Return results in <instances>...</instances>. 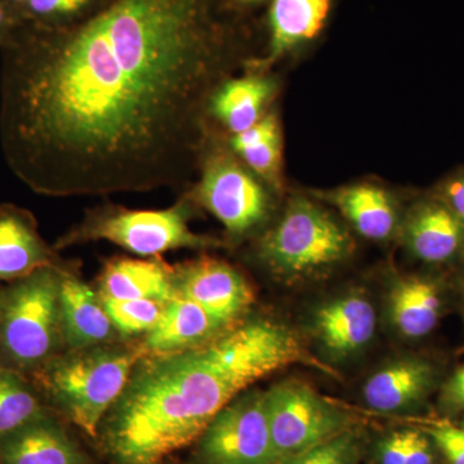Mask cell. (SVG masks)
I'll use <instances>...</instances> for the list:
<instances>
[{
  "label": "cell",
  "instance_id": "cell-19",
  "mask_svg": "<svg viewBox=\"0 0 464 464\" xmlns=\"http://www.w3.org/2000/svg\"><path fill=\"white\" fill-rule=\"evenodd\" d=\"M102 298L154 299L168 302L174 293L173 268L159 258H115L103 268L100 279Z\"/></svg>",
  "mask_w": 464,
  "mask_h": 464
},
{
  "label": "cell",
  "instance_id": "cell-37",
  "mask_svg": "<svg viewBox=\"0 0 464 464\" xmlns=\"http://www.w3.org/2000/svg\"><path fill=\"white\" fill-rule=\"evenodd\" d=\"M463 288H464V274H463Z\"/></svg>",
  "mask_w": 464,
  "mask_h": 464
},
{
  "label": "cell",
  "instance_id": "cell-20",
  "mask_svg": "<svg viewBox=\"0 0 464 464\" xmlns=\"http://www.w3.org/2000/svg\"><path fill=\"white\" fill-rule=\"evenodd\" d=\"M274 83L261 75L225 81L210 97L208 114L232 134L244 132L264 118Z\"/></svg>",
  "mask_w": 464,
  "mask_h": 464
},
{
  "label": "cell",
  "instance_id": "cell-33",
  "mask_svg": "<svg viewBox=\"0 0 464 464\" xmlns=\"http://www.w3.org/2000/svg\"><path fill=\"white\" fill-rule=\"evenodd\" d=\"M381 464L406 463V431L392 433L384 439L378 450Z\"/></svg>",
  "mask_w": 464,
  "mask_h": 464
},
{
  "label": "cell",
  "instance_id": "cell-12",
  "mask_svg": "<svg viewBox=\"0 0 464 464\" xmlns=\"http://www.w3.org/2000/svg\"><path fill=\"white\" fill-rule=\"evenodd\" d=\"M60 320L63 341L72 351L102 346L118 333L100 293L63 271L60 286Z\"/></svg>",
  "mask_w": 464,
  "mask_h": 464
},
{
  "label": "cell",
  "instance_id": "cell-35",
  "mask_svg": "<svg viewBox=\"0 0 464 464\" xmlns=\"http://www.w3.org/2000/svg\"><path fill=\"white\" fill-rule=\"evenodd\" d=\"M239 3H244V5H256V3L262 2V0H237Z\"/></svg>",
  "mask_w": 464,
  "mask_h": 464
},
{
  "label": "cell",
  "instance_id": "cell-23",
  "mask_svg": "<svg viewBox=\"0 0 464 464\" xmlns=\"http://www.w3.org/2000/svg\"><path fill=\"white\" fill-rule=\"evenodd\" d=\"M230 149L241 163L262 181L271 186L279 185L282 140L279 124L274 115H265L249 130L232 134Z\"/></svg>",
  "mask_w": 464,
  "mask_h": 464
},
{
  "label": "cell",
  "instance_id": "cell-15",
  "mask_svg": "<svg viewBox=\"0 0 464 464\" xmlns=\"http://www.w3.org/2000/svg\"><path fill=\"white\" fill-rule=\"evenodd\" d=\"M50 266H54L53 252L33 216L12 204L0 207V280L17 282Z\"/></svg>",
  "mask_w": 464,
  "mask_h": 464
},
{
  "label": "cell",
  "instance_id": "cell-25",
  "mask_svg": "<svg viewBox=\"0 0 464 464\" xmlns=\"http://www.w3.org/2000/svg\"><path fill=\"white\" fill-rule=\"evenodd\" d=\"M102 298V297H101ZM106 311L116 332L124 337L148 333L157 325L163 314L167 302L154 299H119L102 298Z\"/></svg>",
  "mask_w": 464,
  "mask_h": 464
},
{
  "label": "cell",
  "instance_id": "cell-17",
  "mask_svg": "<svg viewBox=\"0 0 464 464\" xmlns=\"http://www.w3.org/2000/svg\"><path fill=\"white\" fill-rule=\"evenodd\" d=\"M230 325L190 299L176 295L167 302L157 325L141 344L145 355H163L197 346Z\"/></svg>",
  "mask_w": 464,
  "mask_h": 464
},
{
  "label": "cell",
  "instance_id": "cell-6",
  "mask_svg": "<svg viewBox=\"0 0 464 464\" xmlns=\"http://www.w3.org/2000/svg\"><path fill=\"white\" fill-rule=\"evenodd\" d=\"M190 199L160 210L101 208L74 230L61 237L57 248L85 241L105 240L141 257H159L177 249H200L217 246L215 240L195 234L188 226Z\"/></svg>",
  "mask_w": 464,
  "mask_h": 464
},
{
  "label": "cell",
  "instance_id": "cell-29",
  "mask_svg": "<svg viewBox=\"0 0 464 464\" xmlns=\"http://www.w3.org/2000/svg\"><path fill=\"white\" fill-rule=\"evenodd\" d=\"M440 404L450 413L464 411V364L442 386Z\"/></svg>",
  "mask_w": 464,
  "mask_h": 464
},
{
  "label": "cell",
  "instance_id": "cell-4",
  "mask_svg": "<svg viewBox=\"0 0 464 464\" xmlns=\"http://www.w3.org/2000/svg\"><path fill=\"white\" fill-rule=\"evenodd\" d=\"M61 277L63 270L50 266L3 290L0 351L16 369L36 371L63 341Z\"/></svg>",
  "mask_w": 464,
  "mask_h": 464
},
{
  "label": "cell",
  "instance_id": "cell-28",
  "mask_svg": "<svg viewBox=\"0 0 464 464\" xmlns=\"http://www.w3.org/2000/svg\"><path fill=\"white\" fill-rule=\"evenodd\" d=\"M429 436L449 464H464V427L440 423L429 429Z\"/></svg>",
  "mask_w": 464,
  "mask_h": 464
},
{
  "label": "cell",
  "instance_id": "cell-21",
  "mask_svg": "<svg viewBox=\"0 0 464 464\" xmlns=\"http://www.w3.org/2000/svg\"><path fill=\"white\" fill-rule=\"evenodd\" d=\"M331 0H274L270 12V51L259 61L267 66L299 43L313 39L328 17Z\"/></svg>",
  "mask_w": 464,
  "mask_h": 464
},
{
  "label": "cell",
  "instance_id": "cell-31",
  "mask_svg": "<svg viewBox=\"0 0 464 464\" xmlns=\"http://www.w3.org/2000/svg\"><path fill=\"white\" fill-rule=\"evenodd\" d=\"M431 440L422 432L406 431V463L433 464Z\"/></svg>",
  "mask_w": 464,
  "mask_h": 464
},
{
  "label": "cell",
  "instance_id": "cell-14",
  "mask_svg": "<svg viewBox=\"0 0 464 464\" xmlns=\"http://www.w3.org/2000/svg\"><path fill=\"white\" fill-rule=\"evenodd\" d=\"M377 315L373 304L360 293H350L316 311L314 329L326 351L337 357L353 355L373 340Z\"/></svg>",
  "mask_w": 464,
  "mask_h": 464
},
{
  "label": "cell",
  "instance_id": "cell-26",
  "mask_svg": "<svg viewBox=\"0 0 464 464\" xmlns=\"http://www.w3.org/2000/svg\"><path fill=\"white\" fill-rule=\"evenodd\" d=\"M94 0H26L21 5L24 16L30 23L58 26L75 23L84 16Z\"/></svg>",
  "mask_w": 464,
  "mask_h": 464
},
{
  "label": "cell",
  "instance_id": "cell-30",
  "mask_svg": "<svg viewBox=\"0 0 464 464\" xmlns=\"http://www.w3.org/2000/svg\"><path fill=\"white\" fill-rule=\"evenodd\" d=\"M436 197L448 204L458 216L464 219V169L445 179Z\"/></svg>",
  "mask_w": 464,
  "mask_h": 464
},
{
  "label": "cell",
  "instance_id": "cell-18",
  "mask_svg": "<svg viewBox=\"0 0 464 464\" xmlns=\"http://www.w3.org/2000/svg\"><path fill=\"white\" fill-rule=\"evenodd\" d=\"M444 304V290L438 280L422 275L401 277L391 288V320L400 334L420 340L438 326Z\"/></svg>",
  "mask_w": 464,
  "mask_h": 464
},
{
  "label": "cell",
  "instance_id": "cell-11",
  "mask_svg": "<svg viewBox=\"0 0 464 464\" xmlns=\"http://www.w3.org/2000/svg\"><path fill=\"white\" fill-rule=\"evenodd\" d=\"M405 241L420 261L449 264L464 253V219L438 197L420 201L406 219Z\"/></svg>",
  "mask_w": 464,
  "mask_h": 464
},
{
  "label": "cell",
  "instance_id": "cell-27",
  "mask_svg": "<svg viewBox=\"0 0 464 464\" xmlns=\"http://www.w3.org/2000/svg\"><path fill=\"white\" fill-rule=\"evenodd\" d=\"M282 464H356V442L344 431Z\"/></svg>",
  "mask_w": 464,
  "mask_h": 464
},
{
  "label": "cell",
  "instance_id": "cell-10",
  "mask_svg": "<svg viewBox=\"0 0 464 464\" xmlns=\"http://www.w3.org/2000/svg\"><path fill=\"white\" fill-rule=\"evenodd\" d=\"M174 293L190 299L208 313L232 325L248 311L255 295L232 266L203 257L173 268Z\"/></svg>",
  "mask_w": 464,
  "mask_h": 464
},
{
  "label": "cell",
  "instance_id": "cell-13",
  "mask_svg": "<svg viewBox=\"0 0 464 464\" xmlns=\"http://www.w3.org/2000/svg\"><path fill=\"white\" fill-rule=\"evenodd\" d=\"M0 464H88L65 430L43 413L0 436Z\"/></svg>",
  "mask_w": 464,
  "mask_h": 464
},
{
  "label": "cell",
  "instance_id": "cell-2",
  "mask_svg": "<svg viewBox=\"0 0 464 464\" xmlns=\"http://www.w3.org/2000/svg\"><path fill=\"white\" fill-rule=\"evenodd\" d=\"M302 362L317 365L292 329L267 317L232 324L197 346L145 355L101 424L105 447L116 464H160L199 440L256 382Z\"/></svg>",
  "mask_w": 464,
  "mask_h": 464
},
{
  "label": "cell",
  "instance_id": "cell-16",
  "mask_svg": "<svg viewBox=\"0 0 464 464\" xmlns=\"http://www.w3.org/2000/svg\"><path fill=\"white\" fill-rule=\"evenodd\" d=\"M436 381L438 369L429 360L408 357L372 375L364 386V400L374 411H405L426 399Z\"/></svg>",
  "mask_w": 464,
  "mask_h": 464
},
{
  "label": "cell",
  "instance_id": "cell-3",
  "mask_svg": "<svg viewBox=\"0 0 464 464\" xmlns=\"http://www.w3.org/2000/svg\"><path fill=\"white\" fill-rule=\"evenodd\" d=\"M145 356L142 347L96 346L53 356L35 371L45 395L91 438Z\"/></svg>",
  "mask_w": 464,
  "mask_h": 464
},
{
  "label": "cell",
  "instance_id": "cell-36",
  "mask_svg": "<svg viewBox=\"0 0 464 464\" xmlns=\"http://www.w3.org/2000/svg\"><path fill=\"white\" fill-rule=\"evenodd\" d=\"M3 290H0V320H2Z\"/></svg>",
  "mask_w": 464,
  "mask_h": 464
},
{
  "label": "cell",
  "instance_id": "cell-22",
  "mask_svg": "<svg viewBox=\"0 0 464 464\" xmlns=\"http://www.w3.org/2000/svg\"><path fill=\"white\" fill-rule=\"evenodd\" d=\"M328 199L366 239L386 240L398 226V213L389 194L372 185L340 188Z\"/></svg>",
  "mask_w": 464,
  "mask_h": 464
},
{
  "label": "cell",
  "instance_id": "cell-1",
  "mask_svg": "<svg viewBox=\"0 0 464 464\" xmlns=\"http://www.w3.org/2000/svg\"><path fill=\"white\" fill-rule=\"evenodd\" d=\"M234 44L216 0H109L66 25L26 21L0 48L9 169L50 197L181 185Z\"/></svg>",
  "mask_w": 464,
  "mask_h": 464
},
{
  "label": "cell",
  "instance_id": "cell-9",
  "mask_svg": "<svg viewBox=\"0 0 464 464\" xmlns=\"http://www.w3.org/2000/svg\"><path fill=\"white\" fill-rule=\"evenodd\" d=\"M198 441L199 464H277L266 392L248 390L232 400Z\"/></svg>",
  "mask_w": 464,
  "mask_h": 464
},
{
  "label": "cell",
  "instance_id": "cell-7",
  "mask_svg": "<svg viewBox=\"0 0 464 464\" xmlns=\"http://www.w3.org/2000/svg\"><path fill=\"white\" fill-rule=\"evenodd\" d=\"M266 408L277 464L346 431L350 418L298 380L266 391Z\"/></svg>",
  "mask_w": 464,
  "mask_h": 464
},
{
  "label": "cell",
  "instance_id": "cell-32",
  "mask_svg": "<svg viewBox=\"0 0 464 464\" xmlns=\"http://www.w3.org/2000/svg\"><path fill=\"white\" fill-rule=\"evenodd\" d=\"M26 23L18 5L0 0V48Z\"/></svg>",
  "mask_w": 464,
  "mask_h": 464
},
{
  "label": "cell",
  "instance_id": "cell-24",
  "mask_svg": "<svg viewBox=\"0 0 464 464\" xmlns=\"http://www.w3.org/2000/svg\"><path fill=\"white\" fill-rule=\"evenodd\" d=\"M44 413L35 391L18 372L0 364V436Z\"/></svg>",
  "mask_w": 464,
  "mask_h": 464
},
{
  "label": "cell",
  "instance_id": "cell-8",
  "mask_svg": "<svg viewBox=\"0 0 464 464\" xmlns=\"http://www.w3.org/2000/svg\"><path fill=\"white\" fill-rule=\"evenodd\" d=\"M188 198L209 210L237 237L261 224L270 207L257 176L237 160V155L222 149L204 151L199 181Z\"/></svg>",
  "mask_w": 464,
  "mask_h": 464
},
{
  "label": "cell",
  "instance_id": "cell-34",
  "mask_svg": "<svg viewBox=\"0 0 464 464\" xmlns=\"http://www.w3.org/2000/svg\"><path fill=\"white\" fill-rule=\"evenodd\" d=\"M3 2L11 3V5H18V7H21V5H23L26 0H3Z\"/></svg>",
  "mask_w": 464,
  "mask_h": 464
},
{
  "label": "cell",
  "instance_id": "cell-38",
  "mask_svg": "<svg viewBox=\"0 0 464 464\" xmlns=\"http://www.w3.org/2000/svg\"><path fill=\"white\" fill-rule=\"evenodd\" d=\"M463 427H464V423H463Z\"/></svg>",
  "mask_w": 464,
  "mask_h": 464
},
{
  "label": "cell",
  "instance_id": "cell-5",
  "mask_svg": "<svg viewBox=\"0 0 464 464\" xmlns=\"http://www.w3.org/2000/svg\"><path fill=\"white\" fill-rule=\"evenodd\" d=\"M353 248L350 235L328 212L297 198L262 237L259 256L276 276L289 282L341 264Z\"/></svg>",
  "mask_w": 464,
  "mask_h": 464
}]
</instances>
